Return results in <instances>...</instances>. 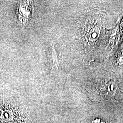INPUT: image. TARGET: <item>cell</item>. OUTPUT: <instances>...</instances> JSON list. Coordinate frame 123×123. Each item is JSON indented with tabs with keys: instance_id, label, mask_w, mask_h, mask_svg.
Instances as JSON below:
<instances>
[{
	"instance_id": "6da1fadb",
	"label": "cell",
	"mask_w": 123,
	"mask_h": 123,
	"mask_svg": "<svg viewBox=\"0 0 123 123\" xmlns=\"http://www.w3.org/2000/svg\"><path fill=\"white\" fill-rule=\"evenodd\" d=\"M29 1H23L18 7V19L23 25L27 24L31 18V6Z\"/></svg>"
},
{
	"instance_id": "7a4b0ae2",
	"label": "cell",
	"mask_w": 123,
	"mask_h": 123,
	"mask_svg": "<svg viewBox=\"0 0 123 123\" xmlns=\"http://www.w3.org/2000/svg\"><path fill=\"white\" fill-rule=\"evenodd\" d=\"M114 88L115 85L113 83H110L106 84L105 87L104 88V94L108 96L112 95L114 93Z\"/></svg>"
},
{
	"instance_id": "3957f363",
	"label": "cell",
	"mask_w": 123,
	"mask_h": 123,
	"mask_svg": "<svg viewBox=\"0 0 123 123\" xmlns=\"http://www.w3.org/2000/svg\"><path fill=\"white\" fill-rule=\"evenodd\" d=\"M90 31L89 32L88 36L89 38V39L91 41H94L96 39L99 35V30L98 28L94 27L93 28L90 29Z\"/></svg>"
}]
</instances>
